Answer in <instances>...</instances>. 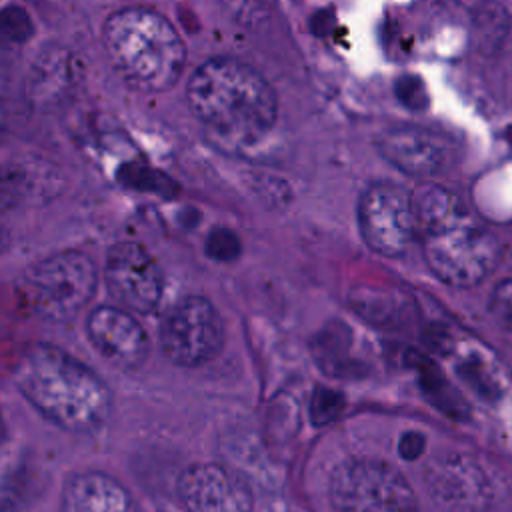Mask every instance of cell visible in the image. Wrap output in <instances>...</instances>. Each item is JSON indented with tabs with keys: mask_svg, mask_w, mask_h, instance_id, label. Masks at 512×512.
<instances>
[{
	"mask_svg": "<svg viewBox=\"0 0 512 512\" xmlns=\"http://www.w3.org/2000/svg\"><path fill=\"white\" fill-rule=\"evenodd\" d=\"M418 238L432 274L458 288L484 282L500 262V244L444 186L424 182L410 192Z\"/></svg>",
	"mask_w": 512,
	"mask_h": 512,
	"instance_id": "6da1fadb",
	"label": "cell"
},
{
	"mask_svg": "<svg viewBox=\"0 0 512 512\" xmlns=\"http://www.w3.org/2000/svg\"><path fill=\"white\" fill-rule=\"evenodd\" d=\"M186 98L204 128L232 144L256 142L278 118V96L270 82L236 58H210L198 66Z\"/></svg>",
	"mask_w": 512,
	"mask_h": 512,
	"instance_id": "7a4b0ae2",
	"label": "cell"
},
{
	"mask_svg": "<svg viewBox=\"0 0 512 512\" xmlns=\"http://www.w3.org/2000/svg\"><path fill=\"white\" fill-rule=\"evenodd\" d=\"M16 384L46 418L70 432L98 430L112 410L108 386L86 364L50 344L22 354Z\"/></svg>",
	"mask_w": 512,
	"mask_h": 512,
	"instance_id": "3957f363",
	"label": "cell"
},
{
	"mask_svg": "<svg viewBox=\"0 0 512 512\" xmlns=\"http://www.w3.org/2000/svg\"><path fill=\"white\" fill-rule=\"evenodd\" d=\"M104 44L116 70L142 90H168L184 70L182 38L154 10L126 8L112 14L104 26Z\"/></svg>",
	"mask_w": 512,
	"mask_h": 512,
	"instance_id": "277c9868",
	"label": "cell"
},
{
	"mask_svg": "<svg viewBox=\"0 0 512 512\" xmlns=\"http://www.w3.org/2000/svg\"><path fill=\"white\" fill-rule=\"evenodd\" d=\"M328 494L334 512H422L408 480L376 458L342 462L332 472Z\"/></svg>",
	"mask_w": 512,
	"mask_h": 512,
	"instance_id": "5b68a950",
	"label": "cell"
},
{
	"mask_svg": "<svg viewBox=\"0 0 512 512\" xmlns=\"http://www.w3.org/2000/svg\"><path fill=\"white\" fill-rule=\"evenodd\" d=\"M424 486L436 506L446 512H486L506 492L500 470L464 452H444L428 460Z\"/></svg>",
	"mask_w": 512,
	"mask_h": 512,
	"instance_id": "8992f818",
	"label": "cell"
},
{
	"mask_svg": "<svg viewBox=\"0 0 512 512\" xmlns=\"http://www.w3.org/2000/svg\"><path fill=\"white\" fill-rule=\"evenodd\" d=\"M96 288V266L90 256L68 250L34 264L22 292L34 312L50 320H68L82 310Z\"/></svg>",
	"mask_w": 512,
	"mask_h": 512,
	"instance_id": "52a82bcc",
	"label": "cell"
},
{
	"mask_svg": "<svg viewBox=\"0 0 512 512\" xmlns=\"http://www.w3.org/2000/svg\"><path fill=\"white\" fill-rule=\"evenodd\" d=\"M224 344V322L216 306L204 296L178 300L160 326L164 356L184 368L210 362Z\"/></svg>",
	"mask_w": 512,
	"mask_h": 512,
	"instance_id": "ba28073f",
	"label": "cell"
},
{
	"mask_svg": "<svg viewBox=\"0 0 512 512\" xmlns=\"http://www.w3.org/2000/svg\"><path fill=\"white\" fill-rule=\"evenodd\" d=\"M358 224L366 246L386 258L406 254L418 238L410 192L394 182H374L362 192Z\"/></svg>",
	"mask_w": 512,
	"mask_h": 512,
	"instance_id": "9c48e42d",
	"label": "cell"
},
{
	"mask_svg": "<svg viewBox=\"0 0 512 512\" xmlns=\"http://www.w3.org/2000/svg\"><path fill=\"white\" fill-rule=\"evenodd\" d=\"M186 512H252L254 496L248 480L220 462L188 466L176 484Z\"/></svg>",
	"mask_w": 512,
	"mask_h": 512,
	"instance_id": "30bf717a",
	"label": "cell"
},
{
	"mask_svg": "<svg viewBox=\"0 0 512 512\" xmlns=\"http://www.w3.org/2000/svg\"><path fill=\"white\" fill-rule=\"evenodd\" d=\"M106 284L128 312L150 314L162 296V274L156 260L136 242H118L106 256Z\"/></svg>",
	"mask_w": 512,
	"mask_h": 512,
	"instance_id": "8fae6325",
	"label": "cell"
},
{
	"mask_svg": "<svg viewBox=\"0 0 512 512\" xmlns=\"http://www.w3.org/2000/svg\"><path fill=\"white\" fill-rule=\"evenodd\" d=\"M376 148L388 164L414 178L436 176L452 162L450 142L420 126L390 128L376 138Z\"/></svg>",
	"mask_w": 512,
	"mask_h": 512,
	"instance_id": "7c38bea8",
	"label": "cell"
},
{
	"mask_svg": "<svg viewBox=\"0 0 512 512\" xmlns=\"http://www.w3.org/2000/svg\"><path fill=\"white\" fill-rule=\"evenodd\" d=\"M92 346L116 368L134 370L148 356V338L132 312L118 306H98L86 320Z\"/></svg>",
	"mask_w": 512,
	"mask_h": 512,
	"instance_id": "4fadbf2b",
	"label": "cell"
},
{
	"mask_svg": "<svg viewBox=\"0 0 512 512\" xmlns=\"http://www.w3.org/2000/svg\"><path fill=\"white\" fill-rule=\"evenodd\" d=\"M60 512H138L128 488L104 472L72 476L64 490Z\"/></svg>",
	"mask_w": 512,
	"mask_h": 512,
	"instance_id": "5bb4252c",
	"label": "cell"
},
{
	"mask_svg": "<svg viewBox=\"0 0 512 512\" xmlns=\"http://www.w3.org/2000/svg\"><path fill=\"white\" fill-rule=\"evenodd\" d=\"M512 18L496 0H482L472 10V40L484 54L496 52L510 34Z\"/></svg>",
	"mask_w": 512,
	"mask_h": 512,
	"instance_id": "9a60e30c",
	"label": "cell"
},
{
	"mask_svg": "<svg viewBox=\"0 0 512 512\" xmlns=\"http://www.w3.org/2000/svg\"><path fill=\"white\" fill-rule=\"evenodd\" d=\"M422 382H424V390L426 394L434 400V404L440 410H446L454 416L460 414V410H464V402L454 394V390L448 386V382L442 378V374L438 376L432 368H422Z\"/></svg>",
	"mask_w": 512,
	"mask_h": 512,
	"instance_id": "2e32d148",
	"label": "cell"
},
{
	"mask_svg": "<svg viewBox=\"0 0 512 512\" xmlns=\"http://www.w3.org/2000/svg\"><path fill=\"white\" fill-rule=\"evenodd\" d=\"M344 410V398L340 392L330 388H316L312 400H310V418L324 426L332 420H336Z\"/></svg>",
	"mask_w": 512,
	"mask_h": 512,
	"instance_id": "e0dca14e",
	"label": "cell"
},
{
	"mask_svg": "<svg viewBox=\"0 0 512 512\" xmlns=\"http://www.w3.org/2000/svg\"><path fill=\"white\" fill-rule=\"evenodd\" d=\"M490 312L512 346V278L500 282L490 296Z\"/></svg>",
	"mask_w": 512,
	"mask_h": 512,
	"instance_id": "ac0fdd59",
	"label": "cell"
},
{
	"mask_svg": "<svg viewBox=\"0 0 512 512\" xmlns=\"http://www.w3.org/2000/svg\"><path fill=\"white\" fill-rule=\"evenodd\" d=\"M240 240L228 228H214L206 238V254L218 262H232L240 254Z\"/></svg>",
	"mask_w": 512,
	"mask_h": 512,
	"instance_id": "d6986e66",
	"label": "cell"
},
{
	"mask_svg": "<svg viewBox=\"0 0 512 512\" xmlns=\"http://www.w3.org/2000/svg\"><path fill=\"white\" fill-rule=\"evenodd\" d=\"M32 32V22L22 8H6L0 12V38L8 42H24Z\"/></svg>",
	"mask_w": 512,
	"mask_h": 512,
	"instance_id": "ffe728a7",
	"label": "cell"
},
{
	"mask_svg": "<svg viewBox=\"0 0 512 512\" xmlns=\"http://www.w3.org/2000/svg\"><path fill=\"white\" fill-rule=\"evenodd\" d=\"M424 446H426V438L420 432H416V430H408V432H404L400 436L398 452L406 460H416L424 452Z\"/></svg>",
	"mask_w": 512,
	"mask_h": 512,
	"instance_id": "44dd1931",
	"label": "cell"
}]
</instances>
